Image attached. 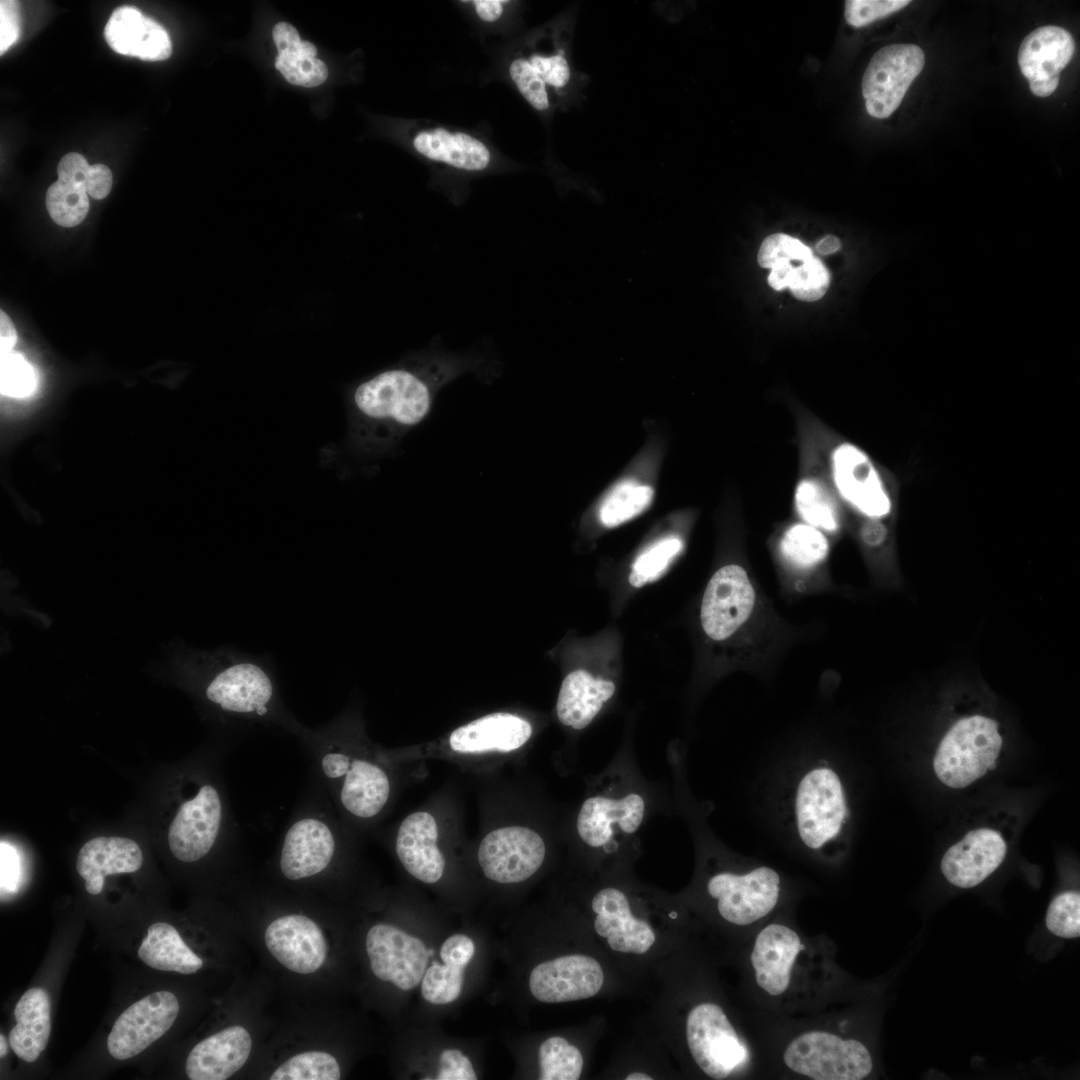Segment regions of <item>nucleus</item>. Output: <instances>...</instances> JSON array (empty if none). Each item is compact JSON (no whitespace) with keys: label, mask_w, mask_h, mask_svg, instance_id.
<instances>
[{"label":"nucleus","mask_w":1080,"mask_h":1080,"mask_svg":"<svg viewBox=\"0 0 1080 1080\" xmlns=\"http://www.w3.org/2000/svg\"><path fill=\"white\" fill-rule=\"evenodd\" d=\"M707 890L717 899L722 918L732 924L749 925L765 917L776 906L780 877L767 866L742 875L724 872L709 880Z\"/></svg>","instance_id":"obj_10"},{"label":"nucleus","mask_w":1080,"mask_h":1080,"mask_svg":"<svg viewBox=\"0 0 1080 1080\" xmlns=\"http://www.w3.org/2000/svg\"><path fill=\"white\" fill-rule=\"evenodd\" d=\"M16 1025L10 1030L9 1044L25 1062L35 1061L48 1044L51 1032V1001L46 990H27L14 1009Z\"/></svg>","instance_id":"obj_29"},{"label":"nucleus","mask_w":1080,"mask_h":1080,"mask_svg":"<svg viewBox=\"0 0 1080 1080\" xmlns=\"http://www.w3.org/2000/svg\"><path fill=\"white\" fill-rule=\"evenodd\" d=\"M686 1038L696 1064L713 1079L726 1078L748 1059L746 1046L717 1004L702 1003L690 1011Z\"/></svg>","instance_id":"obj_8"},{"label":"nucleus","mask_w":1080,"mask_h":1080,"mask_svg":"<svg viewBox=\"0 0 1080 1080\" xmlns=\"http://www.w3.org/2000/svg\"><path fill=\"white\" fill-rule=\"evenodd\" d=\"M179 1002L169 991H157L130 1005L114 1022L107 1038L109 1054L130 1059L162 1037L175 1022Z\"/></svg>","instance_id":"obj_12"},{"label":"nucleus","mask_w":1080,"mask_h":1080,"mask_svg":"<svg viewBox=\"0 0 1080 1080\" xmlns=\"http://www.w3.org/2000/svg\"><path fill=\"white\" fill-rule=\"evenodd\" d=\"M104 36L112 50L125 56L161 61L172 53L167 31L130 5L114 10L105 26Z\"/></svg>","instance_id":"obj_22"},{"label":"nucleus","mask_w":1080,"mask_h":1080,"mask_svg":"<svg viewBox=\"0 0 1080 1080\" xmlns=\"http://www.w3.org/2000/svg\"><path fill=\"white\" fill-rule=\"evenodd\" d=\"M509 74L520 94L533 108L541 112L550 109L552 101L549 89L525 55L511 61Z\"/></svg>","instance_id":"obj_43"},{"label":"nucleus","mask_w":1080,"mask_h":1080,"mask_svg":"<svg viewBox=\"0 0 1080 1080\" xmlns=\"http://www.w3.org/2000/svg\"><path fill=\"white\" fill-rule=\"evenodd\" d=\"M20 13L17 1H0V54L3 55L19 38Z\"/></svg>","instance_id":"obj_49"},{"label":"nucleus","mask_w":1080,"mask_h":1080,"mask_svg":"<svg viewBox=\"0 0 1080 1080\" xmlns=\"http://www.w3.org/2000/svg\"><path fill=\"white\" fill-rule=\"evenodd\" d=\"M532 734L530 723L510 713H492L455 729L449 738L452 750L461 753L510 752L524 745Z\"/></svg>","instance_id":"obj_26"},{"label":"nucleus","mask_w":1080,"mask_h":1080,"mask_svg":"<svg viewBox=\"0 0 1080 1080\" xmlns=\"http://www.w3.org/2000/svg\"><path fill=\"white\" fill-rule=\"evenodd\" d=\"M90 164L83 155L71 152L63 156L58 164V180L71 184H85Z\"/></svg>","instance_id":"obj_51"},{"label":"nucleus","mask_w":1080,"mask_h":1080,"mask_svg":"<svg viewBox=\"0 0 1080 1080\" xmlns=\"http://www.w3.org/2000/svg\"><path fill=\"white\" fill-rule=\"evenodd\" d=\"M273 40L279 54L296 53L301 43L297 30L289 23L279 22L273 28Z\"/></svg>","instance_id":"obj_54"},{"label":"nucleus","mask_w":1080,"mask_h":1080,"mask_svg":"<svg viewBox=\"0 0 1080 1080\" xmlns=\"http://www.w3.org/2000/svg\"><path fill=\"white\" fill-rule=\"evenodd\" d=\"M477 16L486 22H494L498 20L503 11L504 4L507 1L503 0H475L472 1Z\"/></svg>","instance_id":"obj_55"},{"label":"nucleus","mask_w":1080,"mask_h":1080,"mask_svg":"<svg viewBox=\"0 0 1080 1080\" xmlns=\"http://www.w3.org/2000/svg\"><path fill=\"white\" fill-rule=\"evenodd\" d=\"M465 966L443 961H434L422 978L421 994L431 1004H448L455 1001L461 991Z\"/></svg>","instance_id":"obj_39"},{"label":"nucleus","mask_w":1080,"mask_h":1080,"mask_svg":"<svg viewBox=\"0 0 1080 1080\" xmlns=\"http://www.w3.org/2000/svg\"><path fill=\"white\" fill-rule=\"evenodd\" d=\"M653 490L634 481L618 484L600 508V520L605 527L618 526L642 513L650 504Z\"/></svg>","instance_id":"obj_34"},{"label":"nucleus","mask_w":1080,"mask_h":1080,"mask_svg":"<svg viewBox=\"0 0 1080 1080\" xmlns=\"http://www.w3.org/2000/svg\"><path fill=\"white\" fill-rule=\"evenodd\" d=\"M1006 851V842L999 832L990 828L975 829L946 851L941 860V871L952 885L972 888L1000 866Z\"/></svg>","instance_id":"obj_19"},{"label":"nucleus","mask_w":1080,"mask_h":1080,"mask_svg":"<svg viewBox=\"0 0 1080 1080\" xmlns=\"http://www.w3.org/2000/svg\"><path fill=\"white\" fill-rule=\"evenodd\" d=\"M1046 926L1054 935L1073 939L1080 935V895L1067 891L1056 896L1046 913Z\"/></svg>","instance_id":"obj_42"},{"label":"nucleus","mask_w":1080,"mask_h":1080,"mask_svg":"<svg viewBox=\"0 0 1080 1080\" xmlns=\"http://www.w3.org/2000/svg\"><path fill=\"white\" fill-rule=\"evenodd\" d=\"M604 982L600 964L586 955H568L538 964L529 977L532 995L544 1003L586 999Z\"/></svg>","instance_id":"obj_17"},{"label":"nucleus","mask_w":1080,"mask_h":1080,"mask_svg":"<svg viewBox=\"0 0 1080 1080\" xmlns=\"http://www.w3.org/2000/svg\"><path fill=\"white\" fill-rule=\"evenodd\" d=\"M17 341L15 327L4 311L0 316V352L1 355L10 353Z\"/></svg>","instance_id":"obj_56"},{"label":"nucleus","mask_w":1080,"mask_h":1080,"mask_svg":"<svg viewBox=\"0 0 1080 1080\" xmlns=\"http://www.w3.org/2000/svg\"><path fill=\"white\" fill-rule=\"evenodd\" d=\"M833 481L839 495L860 513L881 518L891 511L885 484L869 456L852 443H841L832 452Z\"/></svg>","instance_id":"obj_15"},{"label":"nucleus","mask_w":1080,"mask_h":1080,"mask_svg":"<svg viewBox=\"0 0 1080 1080\" xmlns=\"http://www.w3.org/2000/svg\"><path fill=\"white\" fill-rule=\"evenodd\" d=\"M783 1060L793 1072L814 1080H861L873 1069L862 1042L826 1031H808L793 1039Z\"/></svg>","instance_id":"obj_6"},{"label":"nucleus","mask_w":1080,"mask_h":1080,"mask_svg":"<svg viewBox=\"0 0 1080 1080\" xmlns=\"http://www.w3.org/2000/svg\"><path fill=\"white\" fill-rule=\"evenodd\" d=\"M525 56L547 88L558 94L567 93L571 87L576 89L577 80H584V77L577 76L578 73L571 66L568 50L561 42L535 49Z\"/></svg>","instance_id":"obj_33"},{"label":"nucleus","mask_w":1080,"mask_h":1080,"mask_svg":"<svg viewBox=\"0 0 1080 1080\" xmlns=\"http://www.w3.org/2000/svg\"><path fill=\"white\" fill-rule=\"evenodd\" d=\"M1 890L16 889L20 877V862L16 850L6 842H1Z\"/></svg>","instance_id":"obj_53"},{"label":"nucleus","mask_w":1080,"mask_h":1080,"mask_svg":"<svg viewBox=\"0 0 1080 1080\" xmlns=\"http://www.w3.org/2000/svg\"><path fill=\"white\" fill-rule=\"evenodd\" d=\"M1074 52L1075 41L1062 27L1041 26L1023 39L1018 64L1034 95L1047 97L1056 90L1059 74Z\"/></svg>","instance_id":"obj_18"},{"label":"nucleus","mask_w":1080,"mask_h":1080,"mask_svg":"<svg viewBox=\"0 0 1080 1080\" xmlns=\"http://www.w3.org/2000/svg\"><path fill=\"white\" fill-rule=\"evenodd\" d=\"M275 67L289 83L306 88L322 84L328 76L322 60L293 53L279 54Z\"/></svg>","instance_id":"obj_44"},{"label":"nucleus","mask_w":1080,"mask_h":1080,"mask_svg":"<svg viewBox=\"0 0 1080 1080\" xmlns=\"http://www.w3.org/2000/svg\"><path fill=\"white\" fill-rule=\"evenodd\" d=\"M45 204L52 220L62 227L80 224L89 211L85 187L57 180L46 192Z\"/></svg>","instance_id":"obj_37"},{"label":"nucleus","mask_w":1080,"mask_h":1080,"mask_svg":"<svg viewBox=\"0 0 1080 1080\" xmlns=\"http://www.w3.org/2000/svg\"><path fill=\"white\" fill-rule=\"evenodd\" d=\"M829 280L824 264L812 256L793 268L788 287L795 298L807 302L816 301L826 293Z\"/></svg>","instance_id":"obj_41"},{"label":"nucleus","mask_w":1080,"mask_h":1080,"mask_svg":"<svg viewBox=\"0 0 1080 1080\" xmlns=\"http://www.w3.org/2000/svg\"><path fill=\"white\" fill-rule=\"evenodd\" d=\"M803 949L799 935L790 927L773 923L756 937L751 963L758 986L771 996L788 988L794 962Z\"/></svg>","instance_id":"obj_21"},{"label":"nucleus","mask_w":1080,"mask_h":1080,"mask_svg":"<svg viewBox=\"0 0 1080 1080\" xmlns=\"http://www.w3.org/2000/svg\"><path fill=\"white\" fill-rule=\"evenodd\" d=\"M341 1070L336 1058L325 1051L298 1053L281 1063L270 1080H338Z\"/></svg>","instance_id":"obj_38"},{"label":"nucleus","mask_w":1080,"mask_h":1080,"mask_svg":"<svg viewBox=\"0 0 1080 1080\" xmlns=\"http://www.w3.org/2000/svg\"><path fill=\"white\" fill-rule=\"evenodd\" d=\"M336 810L312 777L287 822L277 851V869L288 882L323 878L332 869L343 833Z\"/></svg>","instance_id":"obj_3"},{"label":"nucleus","mask_w":1080,"mask_h":1080,"mask_svg":"<svg viewBox=\"0 0 1080 1080\" xmlns=\"http://www.w3.org/2000/svg\"><path fill=\"white\" fill-rule=\"evenodd\" d=\"M437 837L434 817L419 811L401 822L395 839V851L403 867L413 877L428 884L439 881L445 868Z\"/></svg>","instance_id":"obj_24"},{"label":"nucleus","mask_w":1080,"mask_h":1080,"mask_svg":"<svg viewBox=\"0 0 1080 1080\" xmlns=\"http://www.w3.org/2000/svg\"><path fill=\"white\" fill-rule=\"evenodd\" d=\"M342 720L319 727L302 725L296 739L311 766V777L323 788L336 812L350 819L370 820L385 808L391 794L386 770L360 750Z\"/></svg>","instance_id":"obj_1"},{"label":"nucleus","mask_w":1080,"mask_h":1080,"mask_svg":"<svg viewBox=\"0 0 1080 1080\" xmlns=\"http://www.w3.org/2000/svg\"><path fill=\"white\" fill-rule=\"evenodd\" d=\"M112 183V172L106 165H90L84 184L90 197L97 200L104 199L109 194Z\"/></svg>","instance_id":"obj_52"},{"label":"nucleus","mask_w":1080,"mask_h":1080,"mask_svg":"<svg viewBox=\"0 0 1080 1080\" xmlns=\"http://www.w3.org/2000/svg\"><path fill=\"white\" fill-rule=\"evenodd\" d=\"M139 958L149 967L181 974H193L203 967V960L183 941L170 924H152L138 949Z\"/></svg>","instance_id":"obj_31"},{"label":"nucleus","mask_w":1080,"mask_h":1080,"mask_svg":"<svg viewBox=\"0 0 1080 1080\" xmlns=\"http://www.w3.org/2000/svg\"><path fill=\"white\" fill-rule=\"evenodd\" d=\"M0 1056L3 1058L7 1053V1043L3 1034L0 1035Z\"/></svg>","instance_id":"obj_60"},{"label":"nucleus","mask_w":1080,"mask_h":1080,"mask_svg":"<svg viewBox=\"0 0 1080 1080\" xmlns=\"http://www.w3.org/2000/svg\"><path fill=\"white\" fill-rule=\"evenodd\" d=\"M683 543L677 537L658 541L637 557L632 565L629 582L640 588L656 580L666 570L673 558L681 551Z\"/></svg>","instance_id":"obj_40"},{"label":"nucleus","mask_w":1080,"mask_h":1080,"mask_svg":"<svg viewBox=\"0 0 1080 1080\" xmlns=\"http://www.w3.org/2000/svg\"><path fill=\"white\" fill-rule=\"evenodd\" d=\"M596 913L594 929L607 939L609 946L619 952L644 954L655 942V934L649 924L630 912L625 894L615 888H605L592 900Z\"/></svg>","instance_id":"obj_23"},{"label":"nucleus","mask_w":1080,"mask_h":1080,"mask_svg":"<svg viewBox=\"0 0 1080 1080\" xmlns=\"http://www.w3.org/2000/svg\"><path fill=\"white\" fill-rule=\"evenodd\" d=\"M812 257V251L800 240L789 235L776 233L769 235L762 242L758 252V263L763 268H772L783 261H804Z\"/></svg>","instance_id":"obj_46"},{"label":"nucleus","mask_w":1080,"mask_h":1080,"mask_svg":"<svg viewBox=\"0 0 1080 1080\" xmlns=\"http://www.w3.org/2000/svg\"><path fill=\"white\" fill-rule=\"evenodd\" d=\"M412 144L425 158L465 171L484 170L491 160L488 147L465 132L426 129L414 135Z\"/></svg>","instance_id":"obj_28"},{"label":"nucleus","mask_w":1080,"mask_h":1080,"mask_svg":"<svg viewBox=\"0 0 1080 1080\" xmlns=\"http://www.w3.org/2000/svg\"><path fill=\"white\" fill-rule=\"evenodd\" d=\"M541 1080H577L583 1068V1057L577 1047L565 1038L553 1036L539 1048Z\"/></svg>","instance_id":"obj_36"},{"label":"nucleus","mask_w":1080,"mask_h":1080,"mask_svg":"<svg viewBox=\"0 0 1080 1080\" xmlns=\"http://www.w3.org/2000/svg\"><path fill=\"white\" fill-rule=\"evenodd\" d=\"M828 548V540L820 529L806 523L791 526L780 542L784 558L801 568L811 567L822 561Z\"/></svg>","instance_id":"obj_35"},{"label":"nucleus","mask_w":1080,"mask_h":1080,"mask_svg":"<svg viewBox=\"0 0 1080 1080\" xmlns=\"http://www.w3.org/2000/svg\"><path fill=\"white\" fill-rule=\"evenodd\" d=\"M841 248L840 240L832 235L826 236L816 244V249L820 254L828 255L834 253Z\"/></svg>","instance_id":"obj_58"},{"label":"nucleus","mask_w":1080,"mask_h":1080,"mask_svg":"<svg viewBox=\"0 0 1080 1080\" xmlns=\"http://www.w3.org/2000/svg\"><path fill=\"white\" fill-rule=\"evenodd\" d=\"M1002 737L994 720L973 715L956 722L940 742L933 761L939 780L964 788L996 767Z\"/></svg>","instance_id":"obj_4"},{"label":"nucleus","mask_w":1080,"mask_h":1080,"mask_svg":"<svg viewBox=\"0 0 1080 1080\" xmlns=\"http://www.w3.org/2000/svg\"><path fill=\"white\" fill-rule=\"evenodd\" d=\"M143 855L138 844L124 837H96L86 842L77 855L76 869L91 895L101 893L107 875L138 871Z\"/></svg>","instance_id":"obj_25"},{"label":"nucleus","mask_w":1080,"mask_h":1080,"mask_svg":"<svg viewBox=\"0 0 1080 1080\" xmlns=\"http://www.w3.org/2000/svg\"><path fill=\"white\" fill-rule=\"evenodd\" d=\"M252 1050V1038L241 1025L226 1027L197 1043L185 1063L191 1080H225L239 1071Z\"/></svg>","instance_id":"obj_20"},{"label":"nucleus","mask_w":1080,"mask_h":1080,"mask_svg":"<svg viewBox=\"0 0 1080 1080\" xmlns=\"http://www.w3.org/2000/svg\"><path fill=\"white\" fill-rule=\"evenodd\" d=\"M755 591L746 571L730 564L718 569L705 589L700 611L701 626L713 640L732 636L749 618Z\"/></svg>","instance_id":"obj_13"},{"label":"nucleus","mask_w":1080,"mask_h":1080,"mask_svg":"<svg viewBox=\"0 0 1080 1080\" xmlns=\"http://www.w3.org/2000/svg\"><path fill=\"white\" fill-rule=\"evenodd\" d=\"M475 952V946L471 938L463 934H455L448 937L440 949L442 961H451L467 966Z\"/></svg>","instance_id":"obj_50"},{"label":"nucleus","mask_w":1080,"mask_h":1080,"mask_svg":"<svg viewBox=\"0 0 1080 1080\" xmlns=\"http://www.w3.org/2000/svg\"><path fill=\"white\" fill-rule=\"evenodd\" d=\"M365 946L373 974L403 991L415 988L422 981L434 952L420 939L384 923L368 930Z\"/></svg>","instance_id":"obj_11"},{"label":"nucleus","mask_w":1080,"mask_h":1080,"mask_svg":"<svg viewBox=\"0 0 1080 1080\" xmlns=\"http://www.w3.org/2000/svg\"><path fill=\"white\" fill-rule=\"evenodd\" d=\"M847 815L843 786L838 774L819 766L804 774L795 796L798 835L805 846L816 850L834 839Z\"/></svg>","instance_id":"obj_7"},{"label":"nucleus","mask_w":1080,"mask_h":1080,"mask_svg":"<svg viewBox=\"0 0 1080 1080\" xmlns=\"http://www.w3.org/2000/svg\"><path fill=\"white\" fill-rule=\"evenodd\" d=\"M625 1079L626 1080H652L653 1078L650 1077L647 1074L635 1072V1073L629 1074Z\"/></svg>","instance_id":"obj_59"},{"label":"nucleus","mask_w":1080,"mask_h":1080,"mask_svg":"<svg viewBox=\"0 0 1080 1080\" xmlns=\"http://www.w3.org/2000/svg\"><path fill=\"white\" fill-rule=\"evenodd\" d=\"M222 793L210 782L195 786L190 797L178 806L168 828V845L172 855L183 863H195L211 853L224 835L232 831Z\"/></svg>","instance_id":"obj_5"},{"label":"nucleus","mask_w":1080,"mask_h":1080,"mask_svg":"<svg viewBox=\"0 0 1080 1080\" xmlns=\"http://www.w3.org/2000/svg\"><path fill=\"white\" fill-rule=\"evenodd\" d=\"M924 64V52L917 45L890 44L879 49L862 78V95L868 114L878 119L889 117L901 104Z\"/></svg>","instance_id":"obj_9"},{"label":"nucleus","mask_w":1080,"mask_h":1080,"mask_svg":"<svg viewBox=\"0 0 1080 1080\" xmlns=\"http://www.w3.org/2000/svg\"><path fill=\"white\" fill-rule=\"evenodd\" d=\"M909 3V0H847L844 16L849 25L859 28L888 16Z\"/></svg>","instance_id":"obj_47"},{"label":"nucleus","mask_w":1080,"mask_h":1080,"mask_svg":"<svg viewBox=\"0 0 1080 1080\" xmlns=\"http://www.w3.org/2000/svg\"><path fill=\"white\" fill-rule=\"evenodd\" d=\"M0 387L3 395L24 398L36 388L33 367L18 353L1 355Z\"/></svg>","instance_id":"obj_45"},{"label":"nucleus","mask_w":1080,"mask_h":1080,"mask_svg":"<svg viewBox=\"0 0 1080 1080\" xmlns=\"http://www.w3.org/2000/svg\"><path fill=\"white\" fill-rule=\"evenodd\" d=\"M438 1080H476L470 1059L460 1050H444L439 1058Z\"/></svg>","instance_id":"obj_48"},{"label":"nucleus","mask_w":1080,"mask_h":1080,"mask_svg":"<svg viewBox=\"0 0 1080 1080\" xmlns=\"http://www.w3.org/2000/svg\"><path fill=\"white\" fill-rule=\"evenodd\" d=\"M615 692L613 682L585 670L569 673L562 682L556 705L559 721L576 730L585 728Z\"/></svg>","instance_id":"obj_30"},{"label":"nucleus","mask_w":1080,"mask_h":1080,"mask_svg":"<svg viewBox=\"0 0 1080 1080\" xmlns=\"http://www.w3.org/2000/svg\"><path fill=\"white\" fill-rule=\"evenodd\" d=\"M644 801L638 794L621 799L601 796L585 800L577 817V831L581 839L592 847L607 844L612 837V823L622 831L632 834L640 826L644 816Z\"/></svg>","instance_id":"obj_27"},{"label":"nucleus","mask_w":1080,"mask_h":1080,"mask_svg":"<svg viewBox=\"0 0 1080 1080\" xmlns=\"http://www.w3.org/2000/svg\"><path fill=\"white\" fill-rule=\"evenodd\" d=\"M795 507L802 519L811 526L826 531L838 528V511L835 502L821 482L804 478L797 484L794 494Z\"/></svg>","instance_id":"obj_32"},{"label":"nucleus","mask_w":1080,"mask_h":1080,"mask_svg":"<svg viewBox=\"0 0 1080 1080\" xmlns=\"http://www.w3.org/2000/svg\"><path fill=\"white\" fill-rule=\"evenodd\" d=\"M793 265L789 261H783L771 268L768 277L769 285L775 290H782L789 285Z\"/></svg>","instance_id":"obj_57"},{"label":"nucleus","mask_w":1080,"mask_h":1080,"mask_svg":"<svg viewBox=\"0 0 1080 1080\" xmlns=\"http://www.w3.org/2000/svg\"><path fill=\"white\" fill-rule=\"evenodd\" d=\"M264 943L269 953L291 972L311 974L326 961V938L318 924L304 914L273 919L265 929Z\"/></svg>","instance_id":"obj_16"},{"label":"nucleus","mask_w":1080,"mask_h":1080,"mask_svg":"<svg viewBox=\"0 0 1080 1080\" xmlns=\"http://www.w3.org/2000/svg\"><path fill=\"white\" fill-rule=\"evenodd\" d=\"M464 368L458 359H423L362 382L352 396L361 431L374 440L397 441L425 419L439 389Z\"/></svg>","instance_id":"obj_2"},{"label":"nucleus","mask_w":1080,"mask_h":1080,"mask_svg":"<svg viewBox=\"0 0 1080 1080\" xmlns=\"http://www.w3.org/2000/svg\"><path fill=\"white\" fill-rule=\"evenodd\" d=\"M545 844L540 835L523 826L495 829L481 841L478 861L484 875L498 883H518L542 865Z\"/></svg>","instance_id":"obj_14"}]
</instances>
